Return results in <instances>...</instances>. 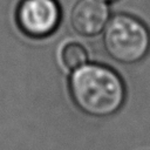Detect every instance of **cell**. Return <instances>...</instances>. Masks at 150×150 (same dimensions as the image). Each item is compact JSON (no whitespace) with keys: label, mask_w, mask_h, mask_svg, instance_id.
<instances>
[{"label":"cell","mask_w":150,"mask_h":150,"mask_svg":"<svg viewBox=\"0 0 150 150\" xmlns=\"http://www.w3.org/2000/svg\"><path fill=\"white\" fill-rule=\"evenodd\" d=\"M69 91L80 110L96 117L115 114L125 98L121 77L112 69L95 63L83 64L74 70Z\"/></svg>","instance_id":"cell-1"},{"label":"cell","mask_w":150,"mask_h":150,"mask_svg":"<svg viewBox=\"0 0 150 150\" xmlns=\"http://www.w3.org/2000/svg\"><path fill=\"white\" fill-rule=\"evenodd\" d=\"M61 20V7L56 0H21L16 8L20 29L32 38L50 35Z\"/></svg>","instance_id":"cell-3"},{"label":"cell","mask_w":150,"mask_h":150,"mask_svg":"<svg viewBox=\"0 0 150 150\" xmlns=\"http://www.w3.org/2000/svg\"><path fill=\"white\" fill-rule=\"evenodd\" d=\"M103 1H105V2H111V1H115V0H103Z\"/></svg>","instance_id":"cell-6"},{"label":"cell","mask_w":150,"mask_h":150,"mask_svg":"<svg viewBox=\"0 0 150 150\" xmlns=\"http://www.w3.org/2000/svg\"><path fill=\"white\" fill-rule=\"evenodd\" d=\"M88 54L86 48L79 42H69L61 50V61L68 69H77L87 63Z\"/></svg>","instance_id":"cell-5"},{"label":"cell","mask_w":150,"mask_h":150,"mask_svg":"<svg viewBox=\"0 0 150 150\" xmlns=\"http://www.w3.org/2000/svg\"><path fill=\"white\" fill-rule=\"evenodd\" d=\"M108 2L103 0H77L70 12L73 29L82 36L100 34L110 19Z\"/></svg>","instance_id":"cell-4"},{"label":"cell","mask_w":150,"mask_h":150,"mask_svg":"<svg viewBox=\"0 0 150 150\" xmlns=\"http://www.w3.org/2000/svg\"><path fill=\"white\" fill-rule=\"evenodd\" d=\"M103 43L108 55L120 63L141 61L150 50V32L146 25L130 14H116L103 29Z\"/></svg>","instance_id":"cell-2"}]
</instances>
